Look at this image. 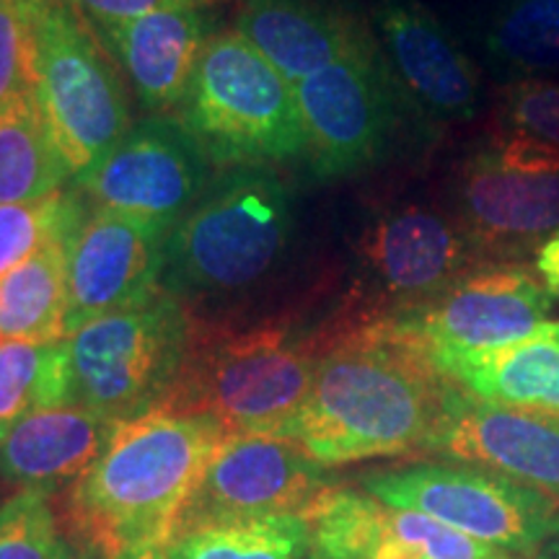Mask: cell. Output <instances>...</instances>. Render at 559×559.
Returning a JSON list of instances; mask_svg holds the SVG:
<instances>
[{"label": "cell", "mask_w": 559, "mask_h": 559, "mask_svg": "<svg viewBox=\"0 0 559 559\" xmlns=\"http://www.w3.org/2000/svg\"><path fill=\"white\" fill-rule=\"evenodd\" d=\"M321 337L290 324L243 330L200 326L177 389L160 409L207 415L228 436H283L309 400L321 358Z\"/></svg>", "instance_id": "obj_4"}, {"label": "cell", "mask_w": 559, "mask_h": 559, "mask_svg": "<svg viewBox=\"0 0 559 559\" xmlns=\"http://www.w3.org/2000/svg\"><path fill=\"white\" fill-rule=\"evenodd\" d=\"M288 438L228 436L181 510L177 534L210 523L300 515L332 481Z\"/></svg>", "instance_id": "obj_14"}, {"label": "cell", "mask_w": 559, "mask_h": 559, "mask_svg": "<svg viewBox=\"0 0 559 559\" xmlns=\"http://www.w3.org/2000/svg\"><path fill=\"white\" fill-rule=\"evenodd\" d=\"M498 128L559 151V81H510L500 91Z\"/></svg>", "instance_id": "obj_30"}, {"label": "cell", "mask_w": 559, "mask_h": 559, "mask_svg": "<svg viewBox=\"0 0 559 559\" xmlns=\"http://www.w3.org/2000/svg\"><path fill=\"white\" fill-rule=\"evenodd\" d=\"M60 542L52 495L19 489L0 506V559H52Z\"/></svg>", "instance_id": "obj_28"}, {"label": "cell", "mask_w": 559, "mask_h": 559, "mask_svg": "<svg viewBox=\"0 0 559 559\" xmlns=\"http://www.w3.org/2000/svg\"><path fill=\"white\" fill-rule=\"evenodd\" d=\"M117 559H166V547H160V544H145V547L124 551V555Z\"/></svg>", "instance_id": "obj_35"}, {"label": "cell", "mask_w": 559, "mask_h": 559, "mask_svg": "<svg viewBox=\"0 0 559 559\" xmlns=\"http://www.w3.org/2000/svg\"><path fill=\"white\" fill-rule=\"evenodd\" d=\"M309 559H337V557H326V555H319V551H313V549H311Z\"/></svg>", "instance_id": "obj_37"}, {"label": "cell", "mask_w": 559, "mask_h": 559, "mask_svg": "<svg viewBox=\"0 0 559 559\" xmlns=\"http://www.w3.org/2000/svg\"><path fill=\"white\" fill-rule=\"evenodd\" d=\"M226 438L218 419L171 409L122 423L62 498L66 539L104 559L145 544L169 547L181 510Z\"/></svg>", "instance_id": "obj_2"}, {"label": "cell", "mask_w": 559, "mask_h": 559, "mask_svg": "<svg viewBox=\"0 0 559 559\" xmlns=\"http://www.w3.org/2000/svg\"><path fill=\"white\" fill-rule=\"evenodd\" d=\"M192 330L190 311L169 290L83 324L68 337L70 404L111 423L160 409L185 370Z\"/></svg>", "instance_id": "obj_7"}, {"label": "cell", "mask_w": 559, "mask_h": 559, "mask_svg": "<svg viewBox=\"0 0 559 559\" xmlns=\"http://www.w3.org/2000/svg\"><path fill=\"white\" fill-rule=\"evenodd\" d=\"M386 534L417 551L423 559H519L510 551L492 547L461 531L415 513V510H394L386 506Z\"/></svg>", "instance_id": "obj_29"}, {"label": "cell", "mask_w": 559, "mask_h": 559, "mask_svg": "<svg viewBox=\"0 0 559 559\" xmlns=\"http://www.w3.org/2000/svg\"><path fill=\"white\" fill-rule=\"evenodd\" d=\"M169 223L94 207L68 243L70 337L88 321L148 304L160 290Z\"/></svg>", "instance_id": "obj_13"}, {"label": "cell", "mask_w": 559, "mask_h": 559, "mask_svg": "<svg viewBox=\"0 0 559 559\" xmlns=\"http://www.w3.org/2000/svg\"><path fill=\"white\" fill-rule=\"evenodd\" d=\"M440 373L485 402L559 415V337L466 355L440 366Z\"/></svg>", "instance_id": "obj_21"}, {"label": "cell", "mask_w": 559, "mask_h": 559, "mask_svg": "<svg viewBox=\"0 0 559 559\" xmlns=\"http://www.w3.org/2000/svg\"><path fill=\"white\" fill-rule=\"evenodd\" d=\"M386 319L417 342L438 370L466 355L559 337L555 296L526 262L479 264L428 304Z\"/></svg>", "instance_id": "obj_10"}, {"label": "cell", "mask_w": 559, "mask_h": 559, "mask_svg": "<svg viewBox=\"0 0 559 559\" xmlns=\"http://www.w3.org/2000/svg\"><path fill=\"white\" fill-rule=\"evenodd\" d=\"M293 234V198L272 169H234L213 181L171 228L160 288L236 293L262 283Z\"/></svg>", "instance_id": "obj_6"}, {"label": "cell", "mask_w": 559, "mask_h": 559, "mask_svg": "<svg viewBox=\"0 0 559 559\" xmlns=\"http://www.w3.org/2000/svg\"><path fill=\"white\" fill-rule=\"evenodd\" d=\"M86 218L73 192H55L34 202L0 205V277L55 239H70Z\"/></svg>", "instance_id": "obj_27"}, {"label": "cell", "mask_w": 559, "mask_h": 559, "mask_svg": "<svg viewBox=\"0 0 559 559\" xmlns=\"http://www.w3.org/2000/svg\"><path fill=\"white\" fill-rule=\"evenodd\" d=\"M5 3L16 19L34 99L79 181L132 128L122 70L75 0Z\"/></svg>", "instance_id": "obj_3"}, {"label": "cell", "mask_w": 559, "mask_h": 559, "mask_svg": "<svg viewBox=\"0 0 559 559\" xmlns=\"http://www.w3.org/2000/svg\"><path fill=\"white\" fill-rule=\"evenodd\" d=\"M210 171L205 153L174 117H145L79 187L96 207L177 226L213 185Z\"/></svg>", "instance_id": "obj_15"}, {"label": "cell", "mask_w": 559, "mask_h": 559, "mask_svg": "<svg viewBox=\"0 0 559 559\" xmlns=\"http://www.w3.org/2000/svg\"><path fill=\"white\" fill-rule=\"evenodd\" d=\"M451 215L485 262H526L559 230V151L502 128L451 179Z\"/></svg>", "instance_id": "obj_8"}, {"label": "cell", "mask_w": 559, "mask_h": 559, "mask_svg": "<svg viewBox=\"0 0 559 559\" xmlns=\"http://www.w3.org/2000/svg\"><path fill=\"white\" fill-rule=\"evenodd\" d=\"M360 487L394 510H415L492 547L534 555L559 528V506L521 481L474 464H423L368 472Z\"/></svg>", "instance_id": "obj_9"}, {"label": "cell", "mask_w": 559, "mask_h": 559, "mask_svg": "<svg viewBox=\"0 0 559 559\" xmlns=\"http://www.w3.org/2000/svg\"><path fill=\"white\" fill-rule=\"evenodd\" d=\"M531 557L534 559H559V528Z\"/></svg>", "instance_id": "obj_36"}, {"label": "cell", "mask_w": 559, "mask_h": 559, "mask_svg": "<svg viewBox=\"0 0 559 559\" xmlns=\"http://www.w3.org/2000/svg\"><path fill=\"white\" fill-rule=\"evenodd\" d=\"M234 29L290 86L373 37L340 0H239Z\"/></svg>", "instance_id": "obj_19"}, {"label": "cell", "mask_w": 559, "mask_h": 559, "mask_svg": "<svg viewBox=\"0 0 559 559\" xmlns=\"http://www.w3.org/2000/svg\"><path fill=\"white\" fill-rule=\"evenodd\" d=\"M355 257L360 288L383 306L381 319L428 304L487 264L451 213L417 202L376 215L358 236Z\"/></svg>", "instance_id": "obj_12"}, {"label": "cell", "mask_w": 559, "mask_h": 559, "mask_svg": "<svg viewBox=\"0 0 559 559\" xmlns=\"http://www.w3.org/2000/svg\"><path fill=\"white\" fill-rule=\"evenodd\" d=\"M94 29L148 117L179 109L207 39L218 32L213 9H164Z\"/></svg>", "instance_id": "obj_18"}, {"label": "cell", "mask_w": 559, "mask_h": 559, "mask_svg": "<svg viewBox=\"0 0 559 559\" xmlns=\"http://www.w3.org/2000/svg\"><path fill=\"white\" fill-rule=\"evenodd\" d=\"M311 394L280 438L324 469L432 453L453 381L389 319L347 321L321 334Z\"/></svg>", "instance_id": "obj_1"}, {"label": "cell", "mask_w": 559, "mask_h": 559, "mask_svg": "<svg viewBox=\"0 0 559 559\" xmlns=\"http://www.w3.org/2000/svg\"><path fill=\"white\" fill-rule=\"evenodd\" d=\"M534 264L536 275L542 277V283L547 285V290L559 300V230L551 234L539 249L534 251Z\"/></svg>", "instance_id": "obj_33"}, {"label": "cell", "mask_w": 559, "mask_h": 559, "mask_svg": "<svg viewBox=\"0 0 559 559\" xmlns=\"http://www.w3.org/2000/svg\"><path fill=\"white\" fill-rule=\"evenodd\" d=\"M481 47L510 81L542 79L557 70L559 0H502L485 26Z\"/></svg>", "instance_id": "obj_24"}, {"label": "cell", "mask_w": 559, "mask_h": 559, "mask_svg": "<svg viewBox=\"0 0 559 559\" xmlns=\"http://www.w3.org/2000/svg\"><path fill=\"white\" fill-rule=\"evenodd\" d=\"M29 88V75H26L24 45L16 19L5 0H0V107L21 91Z\"/></svg>", "instance_id": "obj_31"}, {"label": "cell", "mask_w": 559, "mask_h": 559, "mask_svg": "<svg viewBox=\"0 0 559 559\" xmlns=\"http://www.w3.org/2000/svg\"><path fill=\"white\" fill-rule=\"evenodd\" d=\"M376 39L402 94L432 122H469L481 107V79L436 13L419 0H379Z\"/></svg>", "instance_id": "obj_17"}, {"label": "cell", "mask_w": 559, "mask_h": 559, "mask_svg": "<svg viewBox=\"0 0 559 559\" xmlns=\"http://www.w3.org/2000/svg\"><path fill=\"white\" fill-rule=\"evenodd\" d=\"M432 453L485 466L559 506V415L485 402L453 383Z\"/></svg>", "instance_id": "obj_16"}, {"label": "cell", "mask_w": 559, "mask_h": 559, "mask_svg": "<svg viewBox=\"0 0 559 559\" xmlns=\"http://www.w3.org/2000/svg\"><path fill=\"white\" fill-rule=\"evenodd\" d=\"M68 243L55 239L0 277V342L66 340Z\"/></svg>", "instance_id": "obj_22"}, {"label": "cell", "mask_w": 559, "mask_h": 559, "mask_svg": "<svg viewBox=\"0 0 559 559\" xmlns=\"http://www.w3.org/2000/svg\"><path fill=\"white\" fill-rule=\"evenodd\" d=\"M91 24H117L164 9H215L228 0H75Z\"/></svg>", "instance_id": "obj_32"}, {"label": "cell", "mask_w": 559, "mask_h": 559, "mask_svg": "<svg viewBox=\"0 0 559 559\" xmlns=\"http://www.w3.org/2000/svg\"><path fill=\"white\" fill-rule=\"evenodd\" d=\"M73 179L32 88L0 107V205L34 202Z\"/></svg>", "instance_id": "obj_23"}, {"label": "cell", "mask_w": 559, "mask_h": 559, "mask_svg": "<svg viewBox=\"0 0 559 559\" xmlns=\"http://www.w3.org/2000/svg\"><path fill=\"white\" fill-rule=\"evenodd\" d=\"M311 534L304 515H270L210 523L174 536L166 559H309Z\"/></svg>", "instance_id": "obj_26"}, {"label": "cell", "mask_w": 559, "mask_h": 559, "mask_svg": "<svg viewBox=\"0 0 559 559\" xmlns=\"http://www.w3.org/2000/svg\"><path fill=\"white\" fill-rule=\"evenodd\" d=\"M174 120L213 169H272L306 160L293 86L236 29L207 39Z\"/></svg>", "instance_id": "obj_5"}, {"label": "cell", "mask_w": 559, "mask_h": 559, "mask_svg": "<svg viewBox=\"0 0 559 559\" xmlns=\"http://www.w3.org/2000/svg\"><path fill=\"white\" fill-rule=\"evenodd\" d=\"M68 404V337L55 342H0V443L32 412Z\"/></svg>", "instance_id": "obj_25"}, {"label": "cell", "mask_w": 559, "mask_h": 559, "mask_svg": "<svg viewBox=\"0 0 559 559\" xmlns=\"http://www.w3.org/2000/svg\"><path fill=\"white\" fill-rule=\"evenodd\" d=\"M306 164L321 181L373 169L400 128L402 88L376 34L293 86Z\"/></svg>", "instance_id": "obj_11"}, {"label": "cell", "mask_w": 559, "mask_h": 559, "mask_svg": "<svg viewBox=\"0 0 559 559\" xmlns=\"http://www.w3.org/2000/svg\"><path fill=\"white\" fill-rule=\"evenodd\" d=\"M120 425L73 404L32 412L0 443V481L16 492L68 489L102 456Z\"/></svg>", "instance_id": "obj_20"}, {"label": "cell", "mask_w": 559, "mask_h": 559, "mask_svg": "<svg viewBox=\"0 0 559 559\" xmlns=\"http://www.w3.org/2000/svg\"><path fill=\"white\" fill-rule=\"evenodd\" d=\"M52 559H104V557H99L96 551H91V549L75 547V544H70L68 539H62Z\"/></svg>", "instance_id": "obj_34"}]
</instances>
